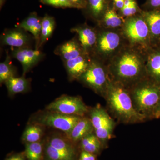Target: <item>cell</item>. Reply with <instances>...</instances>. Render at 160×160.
I'll use <instances>...</instances> for the list:
<instances>
[{"label": "cell", "instance_id": "obj_21", "mask_svg": "<svg viewBox=\"0 0 160 160\" xmlns=\"http://www.w3.org/2000/svg\"><path fill=\"white\" fill-rule=\"evenodd\" d=\"M56 22L54 18L46 14L42 18V30L39 49L51 37L55 28Z\"/></svg>", "mask_w": 160, "mask_h": 160}, {"label": "cell", "instance_id": "obj_26", "mask_svg": "<svg viewBox=\"0 0 160 160\" xmlns=\"http://www.w3.org/2000/svg\"><path fill=\"white\" fill-rule=\"evenodd\" d=\"M42 133V130L39 126H31L26 128L23 134V141L27 143L38 142Z\"/></svg>", "mask_w": 160, "mask_h": 160}, {"label": "cell", "instance_id": "obj_28", "mask_svg": "<svg viewBox=\"0 0 160 160\" xmlns=\"http://www.w3.org/2000/svg\"><path fill=\"white\" fill-rule=\"evenodd\" d=\"M49 144L55 149L58 150L75 154L74 149L68 143L66 142L64 140L59 138H54L49 141Z\"/></svg>", "mask_w": 160, "mask_h": 160}, {"label": "cell", "instance_id": "obj_17", "mask_svg": "<svg viewBox=\"0 0 160 160\" xmlns=\"http://www.w3.org/2000/svg\"><path fill=\"white\" fill-rule=\"evenodd\" d=\"M42 18L35 12H31L26 18L19 24L18 28L29 32L33 35L36 42V49H39L42 30Z\"/></svg>", "mask_w": 160, "mask_h": 160}, {"label": "cell", "instance_id": "obj_10", "mask_svg": "<svg viewBox=\"0 0 160 160\" xmlns=\"http://www.w3.org/2000/svg\"><path fill=\"white\" fill-rule=\"evenodd\" d=\"M12 54L22 64L24 74L37 64L44 56L43 52L39 49L28 47L16 48L12 50Z\"/></svg>", "mask_w": 160, "mask_h": 160}, {"label": "cell", "instance_id": "obj_31", "mask_svg": "<svg viewBox=\"0 0 160 160\" xmlns=\"http://www.w3.org/2000/svg\"><path fill=\"white\" fill-rule=\"evenodd\" d=\"M144 7L146 10L160 9V0H146Z\"/></svg>", "mask_w": 160, "mask_h": 160}, {"label": "cell", "instance_id": "obj_13", "mask_svg": "<svg viewBox=\"0 0 160 160\" xmlns=\"http://www.w3.org/2000/svg\"><path fill=\"white\" fill-rule=\"evenodd\" d=\"M140 13L149 27L152 46H157L160 41V9L142 10Z\"/></svg>", "mask_w": 160, "mask_h": 160}, {"label": "cell", "instance_id": "obj_27", "mask_svg": "<svg viewBox=\"0 0 160 160\" xmlns=\"http://www.w3.org/2000/svg\"><path fill=\"white\" fill-rule=\"evenodd\" d=\"M46 151L50 160H74L75 154L55 149L49 144L46 147Z\"/></svg>", "mask_w": 160, "mask_h": 160}, {"label": "cell", "instance_id": "obj_3", "mask_svg": "<svg viewBox=\"0 0 160 160\" xmlns=\"http://www.w3.org/2000/svg\"><path fill=\"white\" fill-rule=\"evenodd\" d=\"M129 89L136 110L146 120L154 119L160 101V84L147 77Z\"/></svg>", "mask_w": 160, "mask_h": 160}, {"label": "cell", "instance_id": "obj_24", "mask_svg": "<svg viewBox=\"0 0 160 160\" xmlns=\"http://www.w3.org/2000/svg\"><path fill=\"white\" fill-rule=\"evenodd\" d=\"M14 77V70L11 63L10 57L8 54L6 59L0 63V82H5L7 80Z\"/></svg>", "mask_w": 160, "mask_h": 160}, {"label": "cell", "instance_id": "obj_9", "mask_svg": "<svg viewBox=\"0 0 160 160\" xmlns=\"http://www.w3.org/2000/svg\"><path fill=\"white\" fill-rule=\"evenodd\" d=\"M82 117L49 111L41 116L38 122L45 126L62 130L69 136Z\"/></svg>", "mask_w": 160, "mask_h": 160}, {"label": "cell", "instance_id": "obj_33", "mask_svg": "<svg viewBox=\"0 0 160 160\" xmlns=\"http://www.w3.org/2000/svg\"><path fill=\"white\" fill-rule=\"evenodd\" d=\"M112 6L116 10H120L124 6L125 0H112Z\"/></svg>", "mask_w": 160, "mask_h": 160}, {"label": "cell", "instance_id": "obj_19", "mask_svg": "<svg viewBox=\"0 0 160 160\" xmlns=\"http://www.w3.org/2000/svg\"><path fill=\"white\" fill-rule=\"evenodd\" d=\"M125 20V18L117 13L113 6H110L98 24L102 29H121Z\"/></svg>", "mask_w": 160, "mask_h": 160}, {"label": "cell", "instance_id": "obj_36", "mask_svg": "<svg viewBox=\"0 0 160 160\" xmlns=\"http://www.w3.org/2000/svg\"><path fill=\"white\" fill-rule=\"evenodd\" d=\"M160 101L158 105L155 112L154 119H160Z\"/></svg>", "mask_w": 160, "mask_h": 160}, {"label": "cell", "instance_id": "obj_22", "mask_svg": "<svg viewBox=\"0 0 160 160\" xmlns=\"http://www.w3.org/2000/svg\"><path fill=\"white\" fill-rule=\"evenodd\" d=\"M8 91L11 94L22 93L26 91L29 86V82L24 77H12L5 82Z\"/></svg>", "mask_w": 160, "mask_h": 160}, {"label": "cell", "instance_id": "obj_1", "mask_svg": "<svg viewBox=\"0 0 160 160\" xmlns=\"http://www.w3.org/2000/svg\"><path fill=\"white\" fill-rule=\"evenodd\" d=\"M146 52L126 45L107 64L110 79L130 88L147 77Z\"/></svg>", "mask_w": 160, "mask_h": 160}, {"label": "cell", "instance_id": "obj_16", "mask_svg": "<svg viewBox=\"0 0 160 160\" xmlns=\"http://www.w3.org/2000/svg\"><path fill=\"white\" fill-rule=\"evenodd\" d=\"M54 53L59 56L65 62L86 53L83 50L78 40L73 38L58 46L55 50Z\"/></svg>", "mask_w": 160, "mask_h": 160}, {"label": "cell", "instance_id": "obj_2", "mask_svg": "<svg viewBox=\"0 0 160 160\" xmlns=\"http://www.w3.org/2000/svg\"><path fill=\"white\" fill-rule=\"evenodd\" d=\"M109 112L120 122L135 124L146 119L135 109L128 88L111 79L104 95Z\"/></svg>", "mask_w": 160, "mask_h": 160}, {"label": "cell", "instance_id": "obj_32", "mask_svg": "<svg viewBox=\"0 0 160 160\" xmlns=\"http://www.w3.org/2000/svg\"><path fill=\"white\" fill-rule=\"evenodd\" d=\"M95 156L92 153L83 151L80 155L79 160H95Z\"/></svg>", "mask_w": 160, "mask_h": 160}, {"label": "cell", "instance_id": "obj_20", "mask_svg": "<svg viewBox=\"0 0 160 160\" xmlns=\"http://www.w3.org/2000/svg\"><path fill=\"white\" fill-rule=\"evenodd\" d=\"M94 131L90 119L82 117L75 126L69 137L74 142L81 141Z\"/></svg>", "mask_w": 160, "mask_h": 160}, {"label": "cell", "instance_id": "obj_5", "mask_svg": "<svg viewBox=\"0 0 160 160\" xmlns=\"http://www.w3.org/2000/svg\"><path fill=\"white\" fill-rule=\"evenodd\" d=\"M121 30L129 46L145 52L152 47L149 27L141 13L125 18Z\"/></svg>", "mask_w": 160, "mask_h": 160}, {"label": "cell", "instance_id": "obj_38", "mask_svg": "<svg viewBox=\"0 0 160 160\" xmlns=\"http://www.w3.org/2000/svg\"><path fill=\"white\" fill-rule=\"evenodd\" d=\"M158 46H160V41L158 45Z\"/></svg>", "mask_w": 160, "mask_h": 160}, {"label": "cell", "instance_id": "obj_37", "mask_svg": "<svg viewBox=\"0 0 160 160\" xmlns=\"http://www.w3.org/2000/svg\"><path fill=\"white\" fill-rule=\"evenodd\" d=\"M6 1V0H0V8H1V9H2V8L5 4Z\"/></svg>", "mask_w": 160, "mask_h": 160}, {"label": "cell", "instance_id": "obj_30", "mask_svg": "<svg viewBox=\"0 0 160 160\" xmlns=\"http://www.w3.org/2000/svg\"><path fill=\"white\" fill-rule=\"evenodd\" d=\"M142 11L136 2L131 6L123 7L120 11V15L125 18L139 14Z\"/></svg>", "mask_w": 160, "mask_h": 160}, {"label": "cell", "instance_id": "obj_34", "mask_svg": "<svg viewBox=\"0 0 160 160\" xmlns=\"http://www.w3.org/2000/svg\"><path fill=\"white\" fill-rule=\"evenodd\" d=\"M69 1L75 5L78 9H84L86 7V0H69Z\"/></svg>", "mask_w": 160, "mask_h": 160}, {"label": "cell", "instance_id": "obj_8", "mask_svg": "<svg viewBox=\"0 0 160 160\" xmlns=\"http://www.w3.org/2000/svg\"><path fill=\"white\" fill-rule=\"evenodd\" d=\"M49 111L83 117L88 112L85 103L78 97L63 96L57 99L46 107Z\"/></svg>", "mask_w": 160, "mask_h": 160}, {"label": "cell", "instance_id": "obj_15", "mask_svg": "<svg viewBox=\"0 0 160 160\" xmlns=\"http://www.w3.org/2000/svg\"><path fill=\"white\" fill-rule=\"evenodd\" d=\"M25 30L20 28L7 30L2 35V44L12 47H27L30 42V36Z\"/></svg>", "mask_w": 160, "mask_h": 160}, {"label": "cell", "instance_id": "obj_29", "mask_svg": "<svg viewBox=\"0 0 160 160\" xmlns=\"http://www.w3.org/2000/svg\"><path fill=\"white\" fill-rule=\"evenodd\" d=\"M43 4L58 8H77V6L69 0H40ZM78 9V8H77Z\"/></svg>", "mask_w": 160, "mask_h": 160}, {"label": "cell", "instance_id": "obj_7", "mask_svg": "<svg viewBox=\"0 0 160 160\" xmlns=\"http://www.w3.org/2000/svg\"><path fill=\"white\" fill-rule=\"evenodd\" d=\"M91 120L95 135L102 143L111 138L115 123L106 110L98 105L90 110Z\"/></svg>", "mask_w": 160, "mask_h": 160}, {"label": "cell", "instance_id": "obj_23", "mask_svg": "<svg viewBox=\"0 0 160 160\" xmlns=\"http://www.w3.org/2000/svg\"><path fill=\"white\" fill-rule=\"evenodd\" d=\"M81 145L83 151L89 153H96L101 148V141L95 134L92 133L81 140Z\"/></svg>", "mask_w": 160, "mask_h": 160}, {"label": "cell", "instance_id": "obj_25", "mask_svg": "<svg viewBox=\"0 0 160 160\" xmlns=\"http://www.w3.org/2000/svg\"><path fill=\"white\" fill-rule=\"evenodd\" d=\"M42 152V146L40 142L27 143L25 154L28 160H41Z\"/></svg>", "mask_w": 160, "mask_h": 160}, {"label": "cell", "instance_id": "obj_4", "mask_svg": "<svg viewBox=\"0 0 160 160\" xmlns=\"http://www.w3.org/2000/svg\"><path fill=\"white\" fill-rule=\"evenodd\" d=\"M100 29L92 56L107 65L128 44L121 29Z\"/></svg>", "mask_w": 160, "mask_h": 160}, {"label": "cell", "instance_id": "obj_35", "mask_svg": "<svg viewBox=\"0 0 160 160\" xmlns=\"http://www.w3.org/2000/svg\"><path fill=\"white\" fill-rule=\"evenodd\" d=\"M7 160H25L24 158L21 155L18 154L12 156Z\"/></svg>", "mask_w": 160, "mask_h": 160}, {"label": "cell", "instance_id": "obj_6", "mask_svg": "<svg viewBox=\"0 0 160 160\" xmlns=\"http://www.w3.org/2000/svg\"><path fill=\"white\" fill-rule=\"evenodd\" d=\"M78 80L103 97L111 81L107 65L93 57L88 69Z\"/></svg>", "mask_w": 160, "mask_h": 160}, {"label": "cell", "instance_id": "obj_12", "mask_svg": "<svg viewBox=\"0 0 160 160\" xmlns=\"http://www.w3.org/2000/svg\"><path fill=\"white\" fill-rule=\"evenodd\" d=\"M147 77L160 84V46L152 47L146 52Z\"/></svg>", "mask_w": 160, "mask_h": 160}, {"label": "cell", "instance_id": "obj_18", "mask_svg": "<svg viewBox=\"0 0 160 160\" xmlns=\"http://www.w3.org/2000/svg\"><path fill=\"white\" fill-rule=\"evenodd\" d=\"M112 0H86L85 9L91 18L98 23L110 7Z\"/></svg>", "mask_w": 160, "mask_h": 160}, {"label": "cell", "instance_id": "obj_14", "mask_svg": "<svg viewBox=\"0 0 160 160\" xmlns=\"http://www.w3.org/2000/svg\"><path fill=\"white\" fill-rule=\"evenodd\" d=\"M92 60V56L87 53L64 62L68 74L72 79H79L87 70Z\"/></svg>", "mask_w": 160, "mask_h": 160}, {"label": "cell", "instance_id": "obj_11", "mask_svg": "<svg viewBox=\"0 0 160 160\" xmlns=\"http://www.w3.org/2000/svg\"><path fill=\"white\" fill-rule=\"evenodd\" d=\"M71 31L77 34L78 40L85 52L92 55L97 40L98 30L85 24L72 28Z\"/></svg>", "mask_w": 160, "mask_h": 160}]
</instances>
